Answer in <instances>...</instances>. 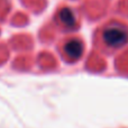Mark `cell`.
Wrapping results in <instances>:
<instances>
[{"label": "cell", "instance_id": "6da1fadb", "mask_svg": "<svg viewBox=\"0 0 128 128\" xmlns=\"http://www.w3.org/2000/svg\"><path fill=\"white\" fill-rule=\"evenodd\" d=\"M94 46L106 54H114L128 44V22L110 19L100 25L93 35Z\"/></svg>", "mask_w": 128, "mask_h": 128}, {"label": "cell", "instance_id": "7a4b0ae2", "mask_svg": "<svg viewBox=\"0 0 128 128\" xmlns=\"http://www.w3.org/2000/svg\"><path fill=\"white\" fill-rule=\"evenodd\" d=\"M61 55L65 61L73 63L79 61L84 53V42L79 36H68L63 38L58 46Z\"/></svg>", "mask_w": 128, "mask_h": 128}, {"label": "cell", "instance_id": "3957f363", "mask_svg": "<svg viewBox=\"0 0 128 128\" xmlns=\"http://www.w3.org/2000/svg\"><path fill=\"white\" fill-rule=\"evenodd\" d=\"M54 22L62 32H74L80 27V15L76 9L70 6H63L56 10Z\"/></svg>", "mask_w": 128, "mask_h": 128}]
</instances>
